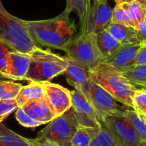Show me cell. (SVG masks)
<instances>
[{"label":"cell","mask_w":146,"mask_h":146,"mask_svg":"<svg viewBox=\"0 0 146 146\" xmlns=\"http://www.w3.org/2000/svg\"><path fill=\"white\" fill-rule=\"evenodd\" d=\"M29 35L36 44L63 50L76 31L74 20L63 12L54 18L27 21Z\"/></svg>","instance_id":"1"},{"label":"cell","mask_w":146,"mask_h":146,"mask_svg":"<svg viewBox=\"0 0 146 146\" xmlns=\"http://www.w3.org/2000/svg\"><path fill=\"white\" fill-rule=\"evenodd\" d=\"M0 42L12 51L28 54L39 47L29 35L27 21L9 14L4 7L1 0Z\"/></svg>","instance_id":"2"},{"label":"cell","mask_w":146,"mask_h":146,"mask_svg":"<svg viewBox=\"0 0 146 146\" xmlns=\"http://www.w3.org/2000/svg\"><path fill=\"white\" fill-rule=\"evenodd\" d=\"M88 73L90 78L109 92L116 101L133 108V97L138 88L132 85L120 71L102 63Z\"/></svg>","instance_id":"3"},{"label":"cell","mask_w":146,"mask_h":146,"mask_svg":"<svg viewBox=\"0 0 146 146\" xmlns=\"http://www.w3.org/2000/svg\"><path fill=\"white\" fill-rule=\"evenodd\" d=\"M30 57V64L25 78L29 82H50L55 77L63 75L69 64L67 57L40 47L31 53Z\"/></svg>","instance_id":"4"},{"label":"cell","mask_w":146,"mask_h":146,"mask_svg":"<svg viewBox=\"0 0 146 146\" xmlns=\"http://www.w3.org/2000/svg\"><path fill=\"white\" fill-rule=\"evenodd\" d=\"M63 51L68 58L75 61L87 71L94 69L105 62V57L100 51L96 35L81 34L72 38Z\"/></svg>","instance_id":"5"},{"label":"cell","mask_w":146,"mask_h":146,"mask_svg":"<svg viewBox=\"0 0 146 146\" xmlns=\"http://www.w3.org/2000/svg\"><path fill=\"white\" fill-rule=\"evenodd\" d=\"M79 124L72 110H69L49 123L36 136L38 140H49L60 146H71V140Z\"/></svg>","instance_id":"6"},{"label":"cell","mask_w":146,"mask_h":146,"mask_svg":"<svg viewBox=\"0 0 146 146\" xmlns=\"http://www.w3.org/2000/svg\"><path fill=\"white\" fill-rule=\"evenodd\" d=\"M101 124L106 128L119 146H146L123 111L117 110L101 120Z\"/></svg>","instance_id":"7"},{"label":"cell","mask_w":146,"mask_h":146,"mask_svg":"<svg viewBox=\"0 0 146 146\" xmlns=\"http://www.w3.org/2000/svg\"><path fill=\"white\" fill-rule=\"evenodd\" d=\"M67 82L74 87L71 91L72 108L75 118L80 125L87 127H100L101 118L80 88L67 80Z\"/></svg>","instance_id":"8"},{"label":"cell","mask_w":146,"mask_h":146,"mask_svg":"<svg viewBox=\"0 0 146 146\" xmlns=\"http://www.w3.org/2000/svg\"><path fill=\"white\" fill-rule=\"evenodd\" d=\"M78 87L94 107L101 120L119 110L115 99L91 79Z\"/></svg>","instance_id":"9"},{"label":"cell","mask_w":146,"mask_h":146,"mask_svg":"<svg viewBox=\"0 0 146 146\" xmlns=\"http://www.w3.org/2000/svg\"><path fill=\"white\" fill-rule=\"evenodd\" d=\"M112 9L108 2H91L81 22V34L97 35L106 30L112 22Z\"/></svg>","instance_id":"10"},{"label":"cell","mask_w":146,"mask_h":146,"mask_svg":"<svg viewBox=\"0 0 146 146\" xmlns=\"http://www.w3.org/2000/svg\"><path fill=\"white\" fill-rule=\"evenodd\" d=\"M45 98L57 116L62 115L72 108L71 91L50 82H43Z\"/></svg>","instance_id":"11"},{"label":"cell","mask_w":146,"mask_h":146,"mask_svg":"<svg viewBox=\"0 0 146 146\" xmlns=\"http://www.w3.org/2000/svg\"><path fill=\"white\" fill-rule=\"evenodd\" d=\"M140 43L122 44L104 63L114 67L120 72L125 71L135 65V59L141 47Z\"/></svg>","instance_id":"12"},{"label":"cell","mask_w":146,"mask_h":146,"mask_svg":"<svg viewBox=\"0 0 146 146\" xmlns=\"http://www.w3.org/2000/svg\"><path fill=\"white\" fill-rule=\"evenodd\" d=\"M30 54L9 52V59L4 75L13 80H25L30 64Z\"/></svg>","instance_id":"13"},{"label":"cell","mask_w":146,"mask_h":146,"mask_svg":"<svg viewBox=\"0 0 146 146\" xmlns=\"http://www.w3.org/2000/svg\"><path fill=\"white\" fill-rule=\"evenodd\" d=\"M21 108L28 115L36 121L42 123V125L49 123L57 117V114L45 98L29 101L22 105Z\"/></svg>","instance_id":"14"},{"label":"cell","mask_w":146,"mask_h":146,"mask_svg":"<svg viewBox=\"0 0 146 146\" xmlns=\"http://www.w3.org/2000/svg\"><path fill=\"white\" fill-rule=\"evenodd\" d=\"M106 30L121 44L139 43L137 31L133 27L111 22Z\"/></svg>","instance_id":"15"},{"label":"cell","mask_w":146,"mask_h":146,"mask_svg":"<svg viewBox=\"0 0 146 146\" xmlns=\"http://www.w3.org/2000/svg\"><path fill=\"white\" fill-rule=\"evenodd\" d=\"M45 98V92L42 82H31L26 86H22L16 98L19 107L32 100L43 99Z\"/></svg>","instance_id":"16"},{"label":"cell","mask_w":146,"mask_h":146,"mask_svg":"<svg viewBox=\"0 0 146 146\" xmlns=\"http://www.w3.org/2000/svg\"><path fill=\"white\" fill-rule=\"evenodd\" d=\"M67 58L69 64L63 75L67 76L69 78L68 80L72 83L76 84L78 86H82L90 79L88 71L85 70L83 67H81L79 64L73 61L72 60L67 57Z\"/></svg>","instance_id":"17"},{"label":"cell","mask_w":146,"mask_h":146,"mask_svg":"<svg viewBox=\"0 0 146 146\" xmlns=\"http://www.w3.org/2000/svg\"><path fill=\"white\" fill-rule=\"evenodd\" d=\"M95 35L100 51L105 59L110 57L122 45L107 30L102 31Z\"/></svg>","instance_id":"18"},{"label":"cell","mask_w":146,"mask_h":146,"mask_svg":"<svg viewBox=\"0 0 146 146\" xmlns=\"http://www.w3.org/2000/svg\"><path fill=\"white\" fill-rule=\"evenodd\" d=\"M0 146H32L28 138L22 137L0 123Z\"/></svg>","instance_id":"19"},{"label":"cell","mask_w":146,"mask_h":146,"mask_svg":"<svg viewBox=\"0 0 146 146\" xmlns=\"http://www.w3.org/2000/svg\"><path fill=\"white\" fill-rule=\"evenodd\" d=\"M100 127H87L79 125L71 140V146H90Z\"/></svg>","instance_id":"20"},{"label":"cell","mask_w":146,"mask_h":146,"mask_svg":"<svg viewBox=\"0 0 146 146\" xmlns=\"http://www.w3.org/2000/svg\"><path fill=\"white\" fill-rule=\"evenodd\" d=\"M120 73L134 86L146 89V64L135 65Z\"/></svg>","instance_id":"21"},{"label":"cell","mask_w":146,"mask_h":146,"mask_svg":"<svg viewBox=\"0 0 146 146\" xmlns=\"http://www.w3.org/2000/svg\"><path fill=\"white\" fill-rule=\"evenodd\" d=\"M92 0H66V8L64 12L70 15L71 12H75L82 22L88 10Z\"/></svg>","instance_id":"22"},{"label":"cell","mask_w":146,"mask_h":146,"mask_svg":"<svg viewBox=\"0 0 146 146\" xmlns=\"http://www.w3.org/2000/svg\"><path fill=\"white\" fill-rule=\"evenodd\" d=\"M125 4L133 24V27L137 29L145 15L146 10L135 0H127L125 2Z\"/></svg>","instance_id":"23"},{"label":"cell","mask_w":146,"mask_h":146,"mask_svg":"<svg viewBox=\"0 0 146 146\" xmlns=\"http://www.w3.org/2000/svg\"><path fill=\"white\" fill-rule=\"evenodd\" d=\"M123 113L140 138L146 143V121L142 119L134 110H126Z\"/></svg>","instance_id":"24"},{"label":"cell","mask_w":146,"mask_h":146,"mask_svg":"<svg viewBox=\"0 0 146 146\" xmlns=\"http://www.w3.org/2000/svg\"><path fill=\"white\" fill-rule=\"evenodd\" d=\"M115 6L113 9L111 22L123 24L134 27L125 2H115Z\"/></svg>","instance_id":"25"},{"label":"cell","mask_w":146,"mask_h":146,"mask_svg":"<svg viewBox=\"0 0 146 146\" xmlns=\"http://www.w3.org/2000/svg\"><path fill=\"white\" fill-rule=\"evenodd\" d=\"M23 85L12 81L0 82V100H15Z\"/></svg>","instance_id":"26"},{"label":"cell","mask_w":146,"mask_h":146,"mask_svg":"<svg viewBox=\"0 0 146 146\" xmlns=\"http://www.w3.org/2000/svg\"><path fill=\"white\" fill-rule=\"evenodd\" d=\"M133 109L146 121V89L138 88L133 97Z\"/></svg>","instance_id":"27"},{"label":"cell","mask_w":146,"mask_h":146,"mask_svg":"<svg viewBox=\"0 0 146 146\" xmlns=\"http://www.w3.org/2000/svg\"><path fill=\"white\" fill-rule=\"evenodd\" d=\"M90 146H119L111 134L101 124L98 135L93 138Z\"/></svg>","instance_id":"28"},{"label":"cell","mask_w":146,"mask_h":146,"mask_svg":"<svg viewBox=\"0 0 146 146\" xmlns=\"http://www.w3.org/2000/svg\"><path fill=\"white\" fill-rule=\"evenodd\" d=\"M18 108L16 99L0 100V123L3 122Z\"/></svg>","instance_id":"29"},{"label":"cell","mask_w":146,"mask_h":146,"mask_svg":"<svg viewBox=\"0 0 146 146\" xmlns=\"http://www.w3.org/2000/svg\"><path fill=\"white\" fill-rule=\"evenodd\" d=\"M15 117H16L17 120L19 122V124L25 127H36L42 125V123L39 121H36V120L28 115L21 107H19L17 109Z\"/></svg>","instance_id":"30"},{"label":"cell","mask_w":146,"mask_h":146,"mask_svg":"<svg viewBox=\"0 0 146 146\" xmlns=\"http://www.w3.org/2000/svg\"><path fill=\"white\" fill-rule=\"evenodd\" d=\"M137 31V38L141 45L146 44V13L139 25Z\"/></svg>","instance_id":"31"},{"label":"cell","mask_w":146,"mask_h":146,"mask_svg":"<svg viewBox=\"0 0 146 146\" xmlns=\"http://www.w3.org/2000/svg\"><path fill=\"white\" fill-rule=\"evenodd\" d=\"M146 64V44H143L139 50L135 59V65Z\"/></svg>","instance_id":"32"},{"label":"cell","mask_w":146,"mask_h":146,"mask_svg":"<svg viewBox=\"0 0 146 146\" xmlns=\"http://www.w3.org/2000/svg\"><path fill=\"white\" fill-rule=\"evenodd\" d=\"M29 143L32 145V146H60L53 142L49 141V140H38L35 139H29Z\"/></svg>","instance_id":"33"},{"label":"cell","mask_w":146,"mask_h":146,"mask_svg":"<svg viewBox=\"0 0 146 146\" xmlns=\"http://www.w3.org/2000/svg\"><path fill=\"white\" fill-rule=\"evenodd\" d=\"M146 10V0H135Z\"/></svg>","instance_id":"34"},{"label":"cell","mask_w":146,"mask_h":146,"mask_svg":"<svg viewBox=\"0 0 146 146\" xmlns=\"http://www.w3.org/2000/svg\"><path fill=\"white\" fill-rule=\"evenodd\" d=\"M6 79H9V78H7V76H5L4 74H2V72L0 71V82H1V81L5 80Z\"/></svg>","instance_id":"35"},{"label":"cell","mask_w":146,"mask_h":146,"mask_svg":"<svg viewBox=\"0 0 146 146\" xmlns=\"http://www.w3.org/2000/svg\"><path fill=\"white\" fill-rule=\"evenodd\" d=\"M93 2H108V0H92Z\"/></svg>","instance_id":"36"},{"label":"cell","mask_w":146,"mask_h":146,"mask_svg":"<svg viewBox=\"0 0 146 146\" xmlns=\"http://www.w3.org/2000/svg\"><path fill=\"white\" fill-rule=\"evenodd\" d=\"M115 2H125L127 0H115Z\"/></svg>","instance_id":"37"}]
</instances>
